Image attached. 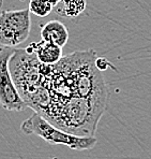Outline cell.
<instances>
[{"mask_svg":"<svg viewBox=\"0 0 151 159\" xmlns=\"http://www.w3.org/2000/svg\"><path fill=\"white\" fill-rule=\"evenodd\" d=\"M62 7L57 9V12L62 16L76 17L85 11L86 0H61Z\"/></svg>","mask_w":151,"mask_h":159,"instance_id":"cell-6","label":"cell"},{"mask_svg":"<svg viewBox=\"0 0 151 159\" xmlns=\"http://www.w3.org/2000/svg\"><path fill=\"white\" fill-rule=\"evenodd\" d=\"M25 134H36L52 145H64L74 151L91 149L97 145L94 137H83L60 129L39 113L32 114L20 125Z\"/></svg>","mask_w":151,"mask_h":159,"instance_id":"cell-1","label":"cell"},{"mask_svg":"<svg viewBox=\"0 0 151 159\" xmlns=\"http://www.w3.org/2000/svg\"><path fill=\"white\" fill-rule=\"evenodd\" d=\"M41 38L44 42H48L60 48H63L69 41L68 28L60 20H50L42 27Z\"/></svg>","mask_w":151,"mask_h":159,"instance_id":"cell-5","label":"cell"},{"mask_svg":"<svg viewBox=\"0 0 151 159\" xmlns=\"http://www.w3.org/2000/svg\"><path fill=\"white\" fill-rule=\"evenodd\" d=\"M61 0H30L28 10L30 13L36 14L40 17H45L50 13H52L53 9L57 7V4Z\"/></svg>","mask_w":151,"mask_h":159,"instance_id":"cell-7","label":"cell"},{"mask_svg":"<svg viewBox=\"0 0 151 159\" xmlns=\"http://www.w3.org/2000/svg\"><path fill=\"white\" fill-rule=\"evenodd\" d=\"M31 30L30 11H2L0 13V46L12 48L20 45L29 38Z\"/></svg>","mask_w":151,"mask_h":159,"instance_id":"cell-2","label":"cell"},{"mask_svg":"<svg viewBox=\"0 0 151 159\" xmlns=\"http://www.w3.org/2000/svg\"><path fill=\"white\" fill-rule=\"evenodd\" d=\"M2 4H3V0H0V9H1Z\"/></svg>","mask_w":151,"mask_h":159,"instance_id":"cell-8","label":"cell"},{"mask_svg":"<svg viewBox=\"0 0 151 159\" xmlns=\"http://www.w3.org/2000/svg\"><path fill=\"white\" fill-rule=\"evenodd\" d=\"M28 54L36 55V58L44 66H54L63 57L62 48L48 42H33L25 50Z\"/></svg>","mask_w":151,"mask_h":159,"instance_id":"cell-4","label":"cell"},{"mask_svg":"<svg viewBox=\"0 0 151 159\" xmlns=\"http://www.w3.org/2000/svg\"><path fill=\"white\" fill-rule=\"evenodd\" d=\"M15 50L0 46V104L8 111L20 112L28 106L22 98L11 75L10 60Z\"/></svg>","mask_w":151,"mask_h":159,"instance_id":"cell-3","label":"cell"}]
</instances>
